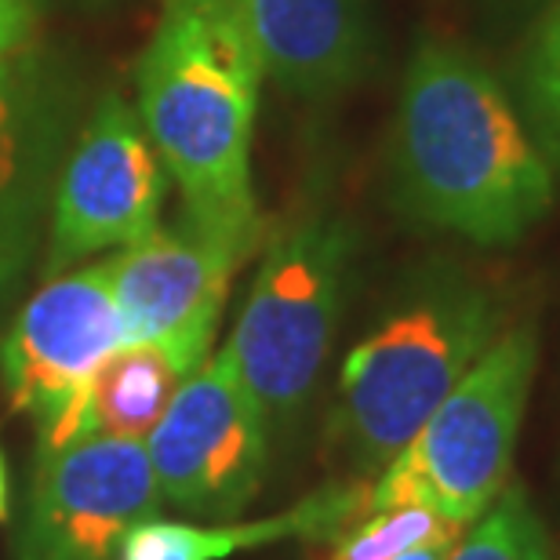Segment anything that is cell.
I'll list each match as a JSON object with an SVG mask.
<instances>
[{"label": "cell", "instance_id": "obj_1", "mask_svg": "<svg viewBox=\"0 0 560 560\" xmlns=\"http://www.w3.org/2000/svg\"><path fill=\"white\" fill-rule=\"evenodd\" d=\"M397 205L422 226L480 248L524 241L550 215V153L477 55L425 40L405 73L394 125Z\"/></svg>", "mask_w": 560, "mask_h": 560}, {"label": "cell", "instance_id": "obj_2", "mask_svg": "<svg viewBox=\"0 0 560 560\" xmlns=\"http://www.w3.org/2000/svg\"><path fill=\"white\" fill-rule=\"evenodd\" d=\"M262 77L241 8L164 4L139 62V117L183 219L244 259L270 237L252 183Z\"/></svg>", "mask_w": 560, "mask_h": 560}, {"label": "cell", "instance_id": "obj_3", "mask_svg": "<svg viewBox=\"0 0 560 560\" xmlns=\"http://www.w3.org/2000/svg\"><path fill=\"white\" fill-rule=\"evenodd\" d=\"M506 320L510 302L495 280L452 262L411 273L339 368L324 430L335 474L350 480L383 474L510 328Z\"/></svg>", "mask_w": 560, "mask_h": 560}, {"label": "cell", "instance_id": "obj_4", "mask_svg": "<svg viewBox=\"0 0 560 560\" xmlns=\"http://www.w3.org/2000/svg\"><path fill=\"white\" fill-rule=\"evenodd\" d=\"M357 237L339 211L313 205L273 230L226 350L259 400L270 436L302 430L346 306Z\"/></svg>", "mask_w": 560, "mask_h": 560}, {"label": "cell", "instance_id": "obj_5", "mask_svg": "<svg viewBox=\"0 0 560 560\" xmlns=\"http://www.w3.org/2000/svg\"><path fill=\"white\" fill-rule=\"evenodd\" d=\"M539 368V324L517 320L458 378L368 488V513L422 502L469 528L513 480V455Z\"/></svg>", "mask_w": 560, "mask_h": 560}, {"label": "cell", "instance_id": "obj_6", "mask_svg": "<svg viewBox=\"0 0 560 560\" xmlns=\"http://www.w3.org/2000/svg\"><path fill=\"white\" fill-rule=\"evenodd\" d=\"M128 342L109 262L55 273L11 313L0 335V383L37 430V455L81 441V416L98 368Z\"/></svg>", "mask_w": 560, "mask_h": 560}, {"label": "cell", "instance_id": "obj_7", "mask_svg": "<svg viewBox=\"0 0 560 560\" xmlns=\"http://www.w3.org/2000/svg\"><path fill=\"white\" fill-rule=\"evenodd\" d=\"M142 444L164 506L219 524L237 521L262 491L273 436L222 346L178 386Z\"/></svg>", "mask_w": 560, "mask_h": 560}, {"label": "cell", "instance_id": "obj_8", "mask_svg": "<svg viewBox=\"0 0 560 560\" xmlns=\"http://www.w3.org/2000/svg\"><path fill=\"white\" fill-rule=\"evenodd\" d=\"M164 194L167 172L139 109L120 92H106L81 120L55 178L40 252L44 280L153 233L161 226Z\"/></svg>", "mask_w": 560, "mask_h": 560}, {"label": "cell", "instance_id": "obj_9", "mask_svg": "<svg viewBox=\"0 0 560 560\" xmlns=\"http://www.w3.org/2000/svg\"><path fill=\"white\" fill-rule=\"evenodd\" d=\"M81 128V84L48 51L0 59V335L48 237L62 156Z\"/></svg>", "mask_w": 560, "mask_h": 560}, {"label": "cell", "instance_id": "obj_10", "mask_svg": "<svg viewBox=\"0 0 560 560\" xmlns=\"http://www.w3.org/2000/svg\"><path fill=\"white\" fill-rule=\"evenodd\" d=\"M161 506L142 441L81 436L37 455L15 560H114L125 535Z\"/></svg>", "mask_w": 560, "mask_h": 560}, {"label": "cell", "instance_id": "obj_11", "mask_svg": "<svg viewBox=\"0 0 560 560\" xmlns=\"http://www.w3.org/2000/svg\"><path fill=\"white\" fill-rule=\"evenodd\" d=\"M109 262L128 342H161L200 368L211 357L233 273L244 255L178 215L120 248Z\"/></svg>", "mask_w": 560, "mask_h": 560}, {"label": "cell", "instance_id": "obj_12", "mask_svg": "<svg viewBox=\"0 0 560 560\" xmlns=\"http://www.w3.org/2000/svg\"><path fill=\"white\" fill-rule=\"evenodd\" d=\"M241 19L262 73L295 98L339 95L368 62L372 0H241Z\"/></svg>", "mask_w": 560, "mask_h": 560}, {"label": "cell", "instance_id": "obj_13", "mask_svg": "<svg viewBox=\"0 0 560 560\" xmlns=\"http://www.w3.org/2000/svg\"><path fill=\"white\" fill-rule=\"evenodd\" d=\"M368 488L372 480L335 477L299 506L270 513L259 521H219V524H194V521H161L150 517L136 524L117 560H230L233 553L259 550L277 542H324L346 532L357 517L368 513Z\"/></svg>", "mask_w": 560, "mask_h": 560}, {"label": "cell", "instance_id": "obj_14", "mask_svg": "<svg viewBox=\"0 0 560 560\" xmlns=\"http://www.w3.org/2000/svg\"><path fill=\"white\" fill-rule=\"evenodd\" d=\"M197 368L161 342L131 339L98 368L81 416V436H125L145 441L172 405L178 386Z\"/></svg>", "mask_w": 560, "mask_h": 560}, {"label": "cell", "instance_id": "obj_15", "mask_svg": "<svg viewBox=\"0 0 560 560\" xmlns=\"http://www.w3.org/2000/svg\"><path fill=\"white\" fill-rule=\"evenodd\" d=\"M447 560H557L550 532L517 480L458 535Z\"/></svg>", "mask_w": 560, "mask_h": 560}, {"label": "cell", "instance_id": "obj_16", "mask_svg": "<svg viewBox=\"0 0 560 560\" xmlns=\"http://www.w3.org/2000/svg\"><path fill=\"white\" fill-rule=\"evenodd\" d=\"M452 532L463 528L422 502H400V506H383L357 517L350 528L335 535L324 560H397L400 553Z\"/></svg>", "mask_w": 560, "mask_h": 560}, {"label": "cell", "instance_id": "obj_17", "mask_svg": "<svg viewBox=\"0 0 560 560\" xmlns=\"http://www.w3.org/2000/svg\"><path fill=\"white\" fill-rule=\"evenodd\" d=\"M524 95L546 150L560 156V0L542 15L524 51Z\"/></svg>", "mask_w": 560, "mask_h": 560}, {"label": "cell", "instance_id": "obj_18", "mask_svg": "<svg viewBox=\"0 0 560 560\" xmlns=\"http://www.w3.org/2000/svg\"><path fill=\"white\" fill-rule=\"evenodd\" d=\"M37 26V0H0V59L30 48Z\"/></svg>", "mask_w": 560, "mask_h": 560}, {"label": "cell", "instance_id": "obj_19", "mask_svg": "<svg viewBox=\"0 0 560 560\" xmlns=\"http://www.w3.org/2000/svg\"><path fill=\"white\" fill-rule=\"evenodd\" d=\"M463 532H466V528H463ZM463 532H452V535H441V539L422 542V546H416V550L400 553L397 560H447V553H452V546H455V539H458Z\"/></svg>", "mask_w": 560, "mask_h": 560}, {"label": "cell", "instance_id": "obj_20", "mask_svg": "<svg viewBox=\"0 0 560 560\" xmlns=\"http://www.w3.org/2000/svg\"><path fill=\"white\" fill-rule=\"evenodd\" d=\"M8 517V463H4V452H0V521Z\"/></svg>", "mask_w": 560, "mask_h": 560}, {"label": "cell", "instance_id": "obj_21", "mask_svg": "<svg viewBox=\"0 0 560 560\" xmlns=\"http://www.w3.org/2000/svg\"><path fill=\"white\" fill-rule=\"evenodd\" d=\"M164 4H197V8H241V0H164Z\"/></svg>", "mask_w": 560, "mask_h": 560}]
</instances>
